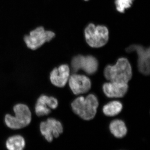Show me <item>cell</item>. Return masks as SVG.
Segmentation results:
<instances>
[{"label": "cell", "mask_w": 150, "mask_h": 150, "mask_svg": "<svg viewBox=\"0 0 150 150\" xmlns=\"http://www.w3.org/2000/svg\"><path fill=\"white\" fill-rule=\"evenodd\" d=\"M104 76L110 82L128 84L132 76L131 64L126 58H120L114 66L109 65L105 67Z\"/></svg>", "instance_id": "1"}, {"label": "cell", "mask_w": 150, "mask_h": 150, "mask_svg": "<svg viewBox=\"0 0 150 150\" xmlns=\"http://www.w3.org/2000/svg\"><path fill=\"white\" fill-rule=\"evenodd\" d=\"M98 101L94 95L90 94L86 98L79 97L71 103L73 111L85 120H91L96 114Z\"/></svg>", "instance_id": "2"}, {"label": "cell", "mask_w": 150, "mask_h": 150, "mask_svg": "<svg viewBox=\"0 0 150 150\" xmlns=\"http://www.w3.org/2000/svg\"><path fill=\"white\" fill-rule=\"evenodd\" d=\"M15 115L7 114L5 116L6 125L10 129L18 130L29 125L32 119V115L26 105L18 103L13 107Z\"/></svg>", "instance_id": "3"}, {"label": "cell", "mask_w": 150, "mask_h": 150, "mask_svg": "<svg viewBox=\"0 0 150 150\" xmlns=\"http://www.w3.org/2000/svg\"><path fill=\"white\" fill-rule=\"evenodd\" d=\"M85 35L87 43L93 48L102 47L108 40V29L103 25L89 24L85 30Z\"/></svg>", "instance_id": "4"}, {"label": "cell", "mask_w": 150, "mask_h": 150, "mask_svg": "<svg viewBox=\"0 0 150 150\" xmlns=\"http://www.w3.org/2000/svg\"><path fill=\"white\" fill-rule=\"evenodd\" d=\"M55 36L53 31L46 30L42 26L36 28L25 35L24 41L28 48L35 50L43 46L46 42H50Z\"/></svg>", "instance_id": "5"}, {"label": "cell", "mask_w": 150, "mask_h": 150, "mask_svg": "<svg viewBox=\"0 0 150 150\" xmlns=\"http://www.w3.org/2000/svg\"><path fill=\"white\" fill-rule=\"evenodd\" d=\"M71 66L73 72L76 73L80 69H82L88 74L91 75L96 72L98 68V62L93 56L78 55L73 58Z\"/></svg>", "instance_id": "6"}, {"label": "cell", "mask_w": 150, "mask_h": 150, "mask_svg": "<svg viewBox=\"0 0 150 150\" xmlns=\"http://www.w3.org/2000/svg\"><path fill=\"white\" fill-rule=\"evenodd\" d=\"M40 130L45 139L48 142H51L54 138H58L63 133V127L60 121L51 118L40 123Z\"/></svg>", "instance_id": "7"}, {"label": "cell", "mask_w": 150, "mask_h": 150, "mask_svg": "<svg viewBox=\"0 0 150 150\" xmlns=\"http://www.w3.org/2000/svg\"><path fill=\"white\" fill-rule=\"evenodd\" d=\"M127 52L137 51L138 55V68L140 72L143 74H150V48H146L140 45H133L126 49Z\"/></svg>", "instance_id": "8"}, {"label": "cell", "mask_w": 150, "mask_h": 150, "mask_svg": "<svg viewBox=\"0 0 150 150\" xmlns=\"http://www.w3.org/2000/svg\"><path fill=\"white\" fill-rule=\"evenodd\" d=\"M69 81L70 88L76 95L86 93L91 88L90 80L84 75L74 74L69 77Z\"/></svg>", "instance_id": "9"}, {"label": "cell", "mask_w": 150, "mask_h": 150, "mask_svg": "<svg viewBox=\"0 0 150 150\" xmlns=\"http://www.w3.org/2000/svg\"><path fill=\"white\" fill-rule=\"evenodd\" d=\"M57 99L54 97L42 95L37 100L35 107V114L39 117L48 115L51 109H55L58 105Z\"/></svg>", "instance_id": "10"}, {"label": "cell", "mask_w": 150, "mask_h": 150, "mask_svg": "<svg viewBox=\"0 0 150 150\" xmlns=\"http://www.w3.org/2000/svg\"><path fill=\"white\" fill-rule=\"evenodd\" d=\"M69 77V67L67 64H63L51 71L50 79L54 86L62 88L66 85Z\"/></svg>", "instance_id": "11"}, {"label": "cell", "mask_w": 150, "mask_h": 150, "mask_svg": "<svg viewBox=\"0 0 150 150\" xmlns=\"http://www.w3.org/2000/svg\"><path fill=\"white\" fill-rule=\"evenodd\" d=\"M127 84L118 83H107L103 86V92L108 98H121L124 96L128 89Z\"/></svg>", "instance_id": "12"}, {"label": "cell", "mask_w": 150, "mask_h": 150, "mask_svg": "<svg viewBox=\"0 0 150 150\" xmlns=\"http://www.w3.org/2000/svg\"><path fill=\"white\" fill-rule=\"evenodd\" d=\"M25 146V140L21 135H14L9 137L6 142V147L9 150H22Z\"/></svg>", "instance_id": "13"}, {"label": "cell", "mask_w": 150, "mask_h": 150, "mask_svg": "<svg viewBox=\"0 0 150 150\" xmlns=\"http://www.w3.org/2000/svg\"><path fill=\"white\" fill-rule=\"evenodd\" d=\"M109 129L111 134L117 138H122L127 133V129L123 121L115 120L110 123Z\"/></svg>", "instance_id": "14"}, {"label": "cell", "mask_w": 150, "mask_h": 150, "mask_svg": "<svg viewBox=\"0 0 150 150\" xmlns=\"http://www.w3.org/2000/svg\"><path fill=\"white\" fill-rule=\"evenodd\" d=\"M123 105L118 101H112L103 107V111L105 115L108 116H114L121 112Z\"/></svg>", "instance_id": "15"}, {"label": "cell", "mask_w": 150, "mask_h": 150, "mask_svg": "<svg viewBox=\"0 0 150 150\" xmlns=\"http://www.w3.org/2000/svg\"><path fill=\"white\" fill-rule=\"evenodd\" d=\"M133 0H115V4L118 11L123 13L125 9L131 6Z\"/></svg>", "instance_id": "16"}, {"label": "cell", "mask_w": 150, "mask_h": 150, "mask_svg": "<svg viewBox=\"0 0 150 150\" xmlns=\"http://www.w3.org/2000/svg\"><path fill=\"white\" fill-rule=\"evenodd\" d=\"M85 1H88V0H85Z\"/></svg>", "instance_id": "17"}]
</instances>
